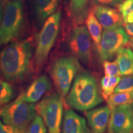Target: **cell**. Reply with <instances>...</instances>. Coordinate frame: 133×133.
<instances>
[{
    "mask_svg": "<svg viewBox=\"0 0 133 133\" xmlns=\"http://www.w3.org/2000/svg\"><path fill=\"white\" fill-rule=\"evenodd\" d=\"M69 48L74 56L86 66L92 64L91 38L86 26L78 25L73 29Z\"/></svg>",
    "mask_w": 133,
    "mask_h": 133,
    "instance_id": "cell-9",
    "label": "cell"
},
{
    "mask_svg": "<svg viewBox=\"0 0 133 133\" xmlns=\"http://www.w3.org/2000/svg\"><path fill=\"white\" fill-rule=\"evenodd\" d=\"M129 41L128 35L121 26L105 29L99 51L101 60L104 61L113 59L121 48L128 44Z\"/></svg>",
    "mask_w": 133,
    "mask_h": 133,
    "instance_id": "cell-8",
    "label": "cell"
},
{
    "mask_svg": "<svg viewBox=\"0 0 133 133\" xmlns=\"http://www.w3.org/2000/svg\"><path fill=\"white\" fill-rule=\"evenodd\" d=\"M25 133H46V126L39 115H35L26 129Z\"/></svg>",
    "mask_w": 133,
    "mask_h": 133,
    "instance_id": "cell-22",
    "label": "cell"
},
{
    "mask_svg": "<svg viewBox=\"0 0 133 133\" xmlns=\"http://www.w3.org/2000/svg\"><path fill=\"white\" fill-rule=\"evenodd\" d=\"M54 133H61V132H54Z\"/></svg>",
    "mask_w": 133,
    "mask_h": 133,
    "instance_id": "cell-32",
    "label": "cell"
},
{
    "mask_svg": "<svg viewBox=\"0 0 133 133\" xmlns=\"http://www.w3.org/2000/svg\"><path fill=\"white\" fill-rule=\"evenodd\" d=\"M60 2L61 0H35L36 15L40 24L57 11Z\"/></svg>",
    "mask_w": 133,
    "mask_h": 133,
    "instance_id": "cell-16",
    "label": "cell"
},
{
    "mask_svg": "<svg viewBox=\"0 0 133 133\" xmlns=\"http://www.w3.org/2000/svg\"><path fill=\"white\" fill-rule=\"evenodd\" d=\"M35 109L49 133L60 132L63 116V99L61 94L54 93L46 96L36 104Z\"/></svg>",
    "mask_w": 133,
    "mask_h": 133,
    "instance_id": "cell-7",
    "label": "cell"
},
{
    "mask_svg": "<svg viewBox=\"0 0 133 133\" xmlns=\"http://www.w3.org/2000/svg\"><path fill=\"white\" fill-rule=\"evenodd\" d=\"M119 12L123 17L133 12V0H124L118 6Z\"/></svg>",
    "mask_w": 133,
    "mask_h": 133,
    "instance_id": "cell-25",
    "label": "cell"
},
{
    "mask_svg": "<svg viewBox=\"0 0 133 133\" xmlns=\"http://www.w3.org/2000/svg\"><path fill=\"white\" fill-rule=\"evenodd\" d=\"M133 92V75L124 76L121 79L114 92Z\"/></svg>",
    "mask_w": 133,
    "mask_h": 133,
    "instance_id": "cell-23",
    "label": "cell"
},
{
    "mask_svg": "<svg viewBox=\"0 0 133 133\" xmlns=\"http://www.w3.org/2000/svg\"><path fill=\"white\" fill-rule=\"evenodd\" d=\"M94 3L98 5L105 6H118L123 0H94Z\"/></svg>",
    "mask_w": 133,
    "mask_h": 133,
    "instance_id": "cell-26",
    "label": "cell"
},
{
    "mask_svg": "<svg viewBox=\"0 0 133 133\" xmlns=\"http://www.w3.org/2000/svg\"><path fill=\"white\" fill-rule=\"evenodd\" d=\"M32 53L31 39L10 43L0 52V74L9 81L23 79L29 70Z\"/></svg>",
    "mask_w": 133,
    "mask_h": 133,
    "instance_id": "cell-1",
    "label": "cell"
},
{
    "mask_svg": "<svg viewBox=\"0 0 133 133\" xmlns=\"http://www.w3.org/2000/svg\"><path fill=\"white\" fill-rule=\"evenodd\" d=\"M132 133H133V129H132Z\"/></svg>",
    "mask_w": 133,
    "mask_h": 133,
    "instance_id": "cell-33",
    "label": "cell"
},
{
    "mask_svg": "<svg viewBox=\"0 0 133 133\" xmlns=\"http://www.w3.org/2000/svg\"><path fill=\"white\" fill-rule=\"evenodd\" d=\"M92 10L97 20L105 29L117 27L123 24L122 15L115 9L98 5L94 6Z\"/></svg>",
    "mask_w": 133,
    "mask_h": 133,
    "instance_id": "cell-12",
    "label": "cell"
},
{
    "mask_svg": "<svg viewBox=\"0 0 133 133\" xmlns=\"http://www.w3.org/2000/svg\"><path fill=\"white\" fill-rule=\"evenodd\" d=\"M107 101L111 110L119 105H133V92H115L110 96Z\"/></svg>",
    "mask_w": 133,
    "mask_h": 133,
    "instance_id": "cell-19",
    "label": "cell"
},
{
    "mask_svg": "<svg viewBox=\"0 0 133 133\" xmlns=\"http://www.w3.org/2000/svg\"><path fill=\"white\" fill-rule=\"evenodd\" d=\"M92 133H104L109 124L111 110L109 106H102L86 113Z\"/></svg>",
    "mask_w": 133,
    "mask_h": 133,
    "instance_id": "cell-13",
    "label": "cell"
},
{
    "mask_svg": "<svg viewBox=\"0 0 133 133\" xmlns=\"http://www.w3.org/2000/svg\"><path fill=\"white\" fill-rule=\"evenodd\" d=\"M33 104L16 99L0 110V118L6 124L21 133H25L30 123L36 115Z\"/></svg>",
    "mask_w": 133,
    "mask_h": 133,
    "instance_id": "cell-5",
    "label": "cell"
},
{
    "mask_svg": "<svg viewBox=\"0 0 133 133\" xmlns=\"http://www.w3.org/2000/svg\"><path fill=\"white\" fill-rule=\"evenodd\" d=\"M79 68L78 59L74 56H64L53 63L51 75L54 85L63 97L68 94Z\"/></svg>",
    "mask_w": 133,
    "mask_h": 133,
    "instance_id": "cell-6",
    "label": "cell"
},
{
    "mask_svg": "<svg viewBox=\"0 0 133 133\" xmlns=\"http://www.w3.org/2000/svg\"><path fill=\"white\" fill-rule=\"evenodd\" d=\"M133 105L116 107L111 110L108 133H132L133 129Z\"/></svg>",
    "mask_w": 133,
    "mask_h": 133,
    "instance_id": "cell-10",
    "label": "cell"
},
{
    "mask_svg": "<svg viewBox=\"0 0 133 133\" xmlns=\"http://www.w3.org/2000/svg\"><path fill=\"white\" fill-rule=\"evenodd\" d=\"M121 80L119 76H105L101 79V88L103 98L106 101L114 93Z\"/></svg>",
    "mask_w": 133,
    "mask_h": 133,
    "instance_id": "cell-20",
    "label": "cell"
},
{
    "mask_svg": "<svg viewBox=\"0 0 133 133\" xmlns=\"http://www.w3.org/2000/svg\"><path fill=\"white\" fill-rule=\"evenodd\" d=\"M25 24L24 0H6L0 25V46L6 45L21 34Z\"/></svg>",
    "mask_w": 133,
    "mask_h": 133,
    "instance_id": "cell-4",
    "label": "cell"
},
{
    "mask_svg": "<svg viewBox=\"0 0 133 133\" xmlns=\"http://www.w3.org/2000/svg\"><path fill=\"white\" fill-rule=\"evenodd\" d=\"M61 11H56L46 20L38 33L33 58L35 70L36 74L40 72L44 66L57 39L61 26Z\"/></svg>",
    "mask_w": 133,
    "mask_h": 133,
    "instance_id": "cell-3",
    "label": "cell"
},
{
    "mask_svg": "<svg viewBox=\"0 0 133 133\" xmlns=\"http://www.w3.org/2000/svg\"><path fill=\"white\" fill-rule=\"evenodd\" d=\"M5 3H6V0H0V25L4 15Z\"/></svg>",
    "mask_w": 133,
    "mask_h": 133,
    "instance_id": "cell-29",
    "label": "cell"
},
{
    "mask_svg": "<svg viewBox=\"0 0 133 133\" xmlns=\"http://www.w3.org/2000/svg\"><path fill=\"white\" fill-rule=\"evenodd\" d=\"M70 107L79 111H87L102 102L95 78L87 72L76 75L66 97Z\"/></svg>",
    "mask_w": 133,
    "mask_h": 133,
    "instance_id": "cell-2",
    "label": "cell"
},
{
    "mask_svg": "<svg viewBox=\"0 0 133 133\" xmlns=\"http://www.w3.org/2000/svg\"><path fill=\"white\" fill-rule=\"evenodd\" d=\"M0 133H21L15 129L12 126L4 124L0 120Z\"/></svg>",
    "mask_w": 133,
    "mask_h": 133,
    "instance_id": "cell-27",
    "label": "cell"
},
{
    "mask_svg": "<svg viewBox=\"0 0 133 133\" xmlns=\"http://www.w3.org/2000/svg\"><path fill=\"white\" fill-rule=\"evenodd\" d=\"M128 45L129 47L132 48V51H133V37L129 38V41L128 42Z\"/></svg>",
    "mask_w": 133,
    "mask_h": 133,
    "instance_id": "cell-31",
    "label": "cell"
},
{
    "mask_svg": "<svg viewBox=\"0 0 133 133\" xmlns=\"http://www.w3.org/2000/svg\"><path fill=\"white\" fill-rule=\"evenodd\" d=\"M14 96V90L8 81L0 78V105L8 104Z\"/></svg>",
    "mask_w": 133,
    "mask_h": 133,
    "instance_id": "cell-21",
    "label": "cell"
},
{
    "mask_svg": "<svg viewBox=\"0 0 133 133\" xmlns=\"http://www.w3.org/2000/svg\"><path fill=\"white\" fill-rule=\"evenodd\" d=\"M115 61L118 64L121 75L133 74V52L129 48H122L116 54Z\"/></svg>",
    "mask_w": 133,
    "mask_h": 133,
    "instance_id": "cell-18",
    "label": "cell"
},
{
    "mask_svg": "<svg viewBox=\"0 0 133 133\" xmlns=\"http://www.w3.org/2000/svg\"><path fill=\"white\" fill-rule=\"evenodd\" d=\"M51 89V83L47 76L41 75L30 84L24 92L17 97V100L33 104L41 99Z\"/></svg>",
    "mask_w": 133,
    "mask_h": 133,
    "instance_id": "cell-11",
    "label": "cell"
},
{
    "mask_svg": "<svg viewBox=\"0 0 133 133\" xmlns=\"http://www.w3.org/2000/svg\"><path fill=\"white\" fill-rule=\"evenodd\" d=\"M124 30L129 36L133 37V24H124Z\"/></svg>",
    "mask_w": 133,
    "mask_h": 133,
    "instance_id": "cell-28",
    "label": "cell"
},
{
    "mask_svg": "<svg viewBox=\"0 0 133 133\" xmlns=\"http://www.w3.org/2000/svg\"><path fill=\"white\" fill-rule=\"evenodd\" d=\"M85 24L87 29L90 35L91 38L98 52L100 49L101 38H102V25L98 21L92 9L89 10L87 17L85 20Z\"/></svg>",
    "mask_w": 133,
    "mask_h": 133,
    "instance_id": "cell-17",
    "label": "cell"
},
{
    "mask_svg": "<svg viewBox=\"0 0 133 133\" xmlns=\"http://www.w3.org/2000/svg\"><path fill=\"white\" fill-rule=\"evenodd\" d=\"M105 76H120L119 66L117 62L104 61L103 63Z\"/></svg>",
    "mask_w": 133,
    "mask_h": 133,
    "instance_id": "cell-24",
    "label": "cell"
},
{
    "mask_svg": "<svg viewBox=\"0 0 133 133\" xmlns=\"http://www.w3.org/2000/svg\"><path fill=\"white\" fill-rule=\"evenodd\" d=\"M123 21L126 24H133V12L129 13L123 17Z\"/></svg>",
    "mask_w": 133,
    "mask_h": 133,
    "instance_id": "cell-30",
    "label": "cell"
},
{
    "mask_svg": "<svg viewBox=\"0 0 133 133\" xmlns=\"http://www.w3.org/2000/svg\"><path fill=\"white\" fill-rule=\"evenodd\" d=\"M62 133H91L84 118L72 110H66L62 123Z\"/></svg>",
    "mask_w": 133,
    "mask_h": 133,
    "instance_id": "cell-14",
    "label": "cell"
},
{
    "mask_svg": "<svg viewBox=\"0 0 133 133\" xmlns=\"http://www.w3.org/2000/svg\"><path fill=\"white\" fill-rule=\"evenodd\" d=\"M90 0H70L69 16L74 25H81L89 12Z\"/></svg>",
    "mask_w": 133,
    "mask_h": 133,
    "instance_id": "cell-15",
    "label": "cell"
}]
</instances>
